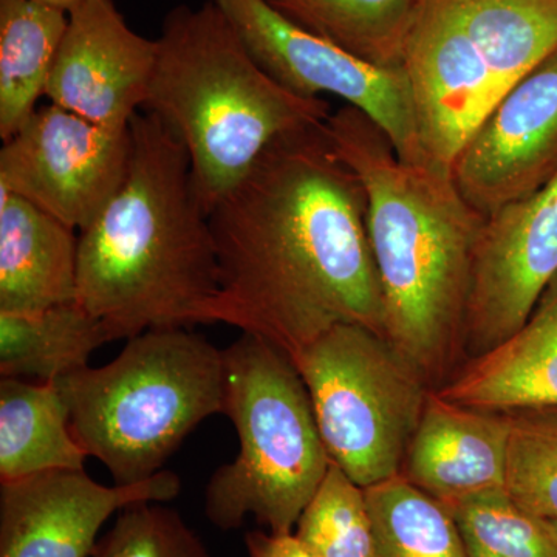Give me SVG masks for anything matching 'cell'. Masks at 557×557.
Returning <instances> with one entry per match:
<instances>
[{
	"label": "cell",
	"mask_w": 557,
	"mask_h": 557,
	"mask_svg": "<svg viewBox=\"0 0 557 557\" xmlns=\"http://www.w3.org/2000/svg\"><path fill=\"white\" fill-rule=\"evenodd\" d=\"M325 123L274 139L209 212L220 276L209 321L269 341L293 364L339 324L384 336L368 196Z\"/></svg>",
	"instance_id": "1"
},
{
	"label": "cell",
	"mask_w": 557,
	"mask_h": 557,
	"mask_svg": "<svg viewBox=\"0 0 557 557\" xmlns=\"http://www.w3.org/2000/svg\"><path fill=\"white\" fill-rule=\"evenodd\" d=\"M325 129L368 196L384 336L437 391L465 362V322L486 219L465 200L450 172L399 159L386 132L361 110L343 106Z\"/></svg>",
	"instance_id": "2"
},
{
	"label": "cell",
	"mask_w": 557,
	"mask_h": 557,
	"mask_svg": "<svg viewBox=\"0 0 557 557\" xmlns=\"http://www.w3.org/2000/svg\"><path fill=\"white\" fill-rule=\"evenodd\" d=\"M126 180L78 242L76 302L110 341L211 324L220 289L209 214L188 150L153 113L129 124Z\"/></svg>",
	"instance_id": "3"
},
{
	"label": "cell",
	"mask_w": 557,
	"mask_h": 557,
	"mask_svg": "<svg viewBox=\"0 0 557 557\" xmlns=\"http://www.w3.org/2000/svg\"><path fill=\"white\" fill-rule=\"evenodd\" d=\"M157 44L145 109L188 150L208 214L274 139L332 115L324 98L299 97L271 78L214 0L170 11Z\"/></svg>",
	"instance_id": "4"
},
{
	"label": "cell",
	"mask_w": 557,
	"mask_h": 557,
	"mask_svg": "<svg viewBox=\"0 0 557 557\" xmlns=\"http://www.w3.org/2000/svg\"><path fill=\"white\" fill-rule=\"evenodd\" d=\"M57 384L84 453L115 485H135L163 471L207 418L225 412V351L190 329H150L109 364Z\"/></svg>",
	"instance_id": "5"
},
{
	"label": "cell",
	"mask_w": 557,
	"mask_h": 557,
	"mask_svg": "<svg viewBox=\"0 0 557 557\" xmlns=\"http://www.w3.org/2000/svg\"><path fill=\"white\" fill-rule=\"evenodd\" d=\"M557 50V0H416L403 69L429 166L458 150L502 95Z\"/></svg>",
	"instance_id": "6"
},
{
	"label": "cell",
	"mask_w": 557,
	"mask_h": 557,
	"mask_svg": "<svg viewBox=\"0 0 557 557\" xmlns=\"http://www.w3.org/2000/svg\"><path fill=\"white\" fill-rule=\"evenodd\" d=\"M223 351V413L236 428L239 454L208 480L205 516L223 531L252 518L269 533H295L332 465L309 391L269 341L242 333Z\"/></svg>",
	"instance_id": "7"
},
{
	"label": "cell",
	"mask_w": 557,
	"mask_h": 557,
	"mask_svg": "<svg viewBox=\"0 0 557 557\" xmlns=\"http://www.w3.org/2000/svg\"><path fill=\"white\" fill-rule=\"evenodd\" d=\"M295 366L332 463L364 490L398 475L434 391L408 359L373 330L339 324Z\"/></svg>",
	"instance_id": "8"
},
{
	"label": "cell",
	"mask_w": 557,
	"mask_h": 557,
	"mask_svg": "<svg viewBox=\"0 0 557 557\" xmlns=\"http://www.w3.org/2000/svg\"><path fill=\"white\" fill-rule=\"evenodd\" d=\"M252 60L304 98H341L386 132L398 157L428 164L405 69L380 67L276 13L265 0H214Z\"/></svg>",
	"instance_id": "9"
},
{
	"label": "cell",
	"mask_w": 557,
	"mask_h": 557,
	"mask_svg": "<svg viewBox=\"0 0 557 557\" xmlns=\"http://www.w3.org/2000/svg\"><path fill=\"white\" fill-rule=\"evenodd\" d=\"M131 163V132L60 108L36 109L0 150V188L84 231L115 197Z\"/></svg>",
	"instance_id": "10"
},
{
	"label": "cell",
	"mask_w": 557,
	"mask_h": 557,
	"mask_svg": "<svg viewBox=\"0 0 557 557\" xmlns=\"http://www.w3.org/2000/svg\"><path fill=\"white\" fill-rule=\"evenodd\" d=\"M557 276V175L486 219L465 322V361L511 338Z\"/></svg>",
	"instance_id": "11"
},
{
	"label": "cell",
	"mask_w": 557,
	"mask_h": 557,
	"mask_svg": "<svg viewBox=\"0 0 557 557\" xmlns=\"http://www.w3.org/2000/svg\"><path fill=\"white\" fill-rule=\"evenodd\" d=\"M465 200L487 219L557 175V50L509 87L450 166Z\"/></svg>",
	"instance_id": "12"
},
{
	"label": "cell",
	"mask_w": 557,
	"mask_h": 557,
	"mask_svg": "<svg viewBox=\"0 0 557 557\" xmlns=\"http://www.w3.org/2000/svg\"><path fill=\"white\" fill-rule=\"evenodd\" d=\"M180 491L171 471L135 485H101L86 469L0 483V557H91L110 518L131 505L168 504Z\"/></svg>",
	"instance_id": "13"
},
{
	"label": "cell",
	"mask_w": 557,
	"mask_h": 557,
	"mask_svg": "<svg viewBox=\"0 0 557 557\" xmlns=\"http://www.w3.org/2000/svg\"><path fill=\"white\" fill-rule=\"evenodd\" d=\"M157 53V39L132 30L113 0H84L69 13L44 97L98 126L129 129L148 100Z\"/></svg>",
	"instance_id": "14"
},
{
	"label": "cell",
	"mask_w": 557,
	"mask_h": 557,
	"mask_svg": "<svg viewBox=\"0 0 557 557\" xmlns=\"http://www.w3.org/2000/svg\"><path fill=\"white\" fill-rule=\"evenodd\" d=\"M508 442L507 413L457 405L432 391L399 474L442 505L500 490Z\"/></svg>",
	"instance_id": "15"
},
{
	"label": "cell",
	"mask_w": 557,
	"mask_h": 557,
	"mask_svg": "<svg viewBox=\"0 0 557 557\" xmlns=\"http://www.w3.org/2000/svg\"><path fill=\"white\" fill-rule=\"evenodd\" d=\"M437 394L491 412L557 406V276L511 338L465 361Z\"/></svg>",
	"instance_id": "16"
},
{
	"label": "cell",
	"mask_w": 557,
	"mask_h": 557,
	"mask_svg": "<svg viewBox=\"0 0 557 557\" xmlns=\"http://www.w3.org/2000/svg\"><path fill=\"white\" fill-rule=\"evenodd\" d=\"M76 230L0 188V311H35L75 302Z\"/></svg>",
	"instance_id": "17"
},
{
	"label": "cell",
	"mask_w": 557,
	"mask_h": 557,
	"mask_svg": "<svg viewBox=\"0 0 557 557\" xmlns=\"http://www.w3.org/2000/svg\"><path fill=\"white\" fill-rule=\"evenodd\" d=\"M87 458L57 383L0 380V483L84 471Z\"/></svg>",
	"instance_id": "18"
},
{
	"label": "cell",
	"mask_w": 557,
	"mask_h": 557,
	"mask_svg": "<svg viewBox=\"0 0 557 557\" xmlns=\"http://www.w3.org/2000/svg\"><path fill=\"white\" fill-rule=\"evenodd\" d=\"M69 13L39 0H0V138L36 112L67 30Z\"/></svg>",
	"instance_id": "19"
},
{
	"label": "cell",
	"mask_w": 557,
	"mask_h": 557,
	"mask_svg": "<svg viewBox=\"0 0 557 557\" xmlns=\"http://www.w3.org/2000/svg\"><path fill=\"white\" fill-rule=\"evenodd\" d=\"M108 343L101 322L76 300L35 313L0 311V375L57 383L89 368L91 354Z\"/></svg>",
	"instance_id": "20"
},
{
	"label": "cell",
	"mask_w": 557,
	"mask_h": 557,
	"mask_svg": "<svg viewBox=\"0 0 557 557\" xmlns=\"http://www.w3.org/2000/svg\"><path fill=\"white\" fill-rule=\"evenodd\" d=\"M296 27L380 67H403L416 0H265Z\"/></svg>",
	"instance_id": "21"
},
{
	"label": "cell",
	"mask_w": 557,
	"mask_h": 557,
	"mask_svg": "<svg viewBox=\"0 0 557 557\" xmlns=\"http://www.w3.org/2000/svg\"><path fill=\"white\" fill-rule=\"evenodd\" d=\"M364 493L379 557H468L448 508L401 474Z\"/></svg>",
	"instance_id": "22"
},
{
	"label": "cell",
	"mask_w": 557,
	"mask_h": 557,
	"mask_svg": "<svg viewBox=\"0 0 557 557\" xmlns=\"http://www.w3.org/2000/svg\"><path fill=\"white\" fill-rule=\"evenodd\" d=\"M456 520L468 557H557L544 519L530 515L507 487L445 505Z\"/></svg>",
	"instance_id": "23"
},
{
	"label": "cell",
	"mask_w": 557,
	"mask_h": 557,
	"mask_svg": "<svg viewBox=\"0 0 557 557\" xmlns=\"http://www.w3.org/2000/svg\"><path fill=\"white\" fill-rule=\"evenodd\" d=\"M295 534L318 557H379L364 487L335 463L304 509Z\"/></svg>",
	"instance_id": "24"
},
{
	"label": "cell",
	"mask_w": 557,
	"mask_h": 557,
	"mask_svg": "<svg viewBox=\"0 0 557 557\" xmlns=\"http://www.w3.org/2000/svg\"><path fill=\"white\" fill-rule=\"evenodd\" d=\"M505 413L509 496L530 515L557 520V406Z\"/></svg>",
	"instance_id": "25"
},
{
	"label": "cell",
	"mask_w": 557,
	"mask_h": 557,
	"mask_svg": "<svg viewBox=\"0 0 557 557\" xmlns=\"http://www.w3.org/2000/svg\"><path fill=\"white\" fill-rule=\"evenodd\" d=\"M91 557H211L207 545L175 509L159 502L119 512Z\"/></svg>",
	"instance_id": "26"
},
{
	"label": "cell",
	"mask_w": 557,
	"mask_h": 557,
	"mask_svg": "<svg viewBox=\"0 0 557 557\" xmlns=\"http://www.w3.org/2000/svg\"><path fill=\"white\" fill-rule=\"evenodd\" d=\"M248 557H318L295 533L273 534L265 530L245 534Z\"/></svg>",
	"instance_id": "27"
},
{
	"label": "cell",
	"mask_w": 557,
	"mask_h": 557,
	"mask_svg": "<svg viewBox=\"0 0 557 557\" xmlns=\"http://www.w3.org/2000/svg\"><path fill=\"white\" fill-rule=\"evenodd\" d=\"M39 2L47 3V5L54 7V9H60L65 11V13H70V11L75 10L76 7L81 5L84 0H39Z\"/></svg>",
	"instance_id": "28"
},
{
	"label": "cell",
	"mask_w": 557,
	"mask_h": 557,
	"mask_svg": "<svg viewBox=\"0 0 557 557\" xmlns=\"http://www.w3.org/2000/svg\"><path fill=\"white\" fill-rule=\"evenodd\" d=\"M544 522L548 533L552 534L553 541H555L557 545V520H544Z\"/></svg>",
	"instance_id": "29"
}]
</instances>
